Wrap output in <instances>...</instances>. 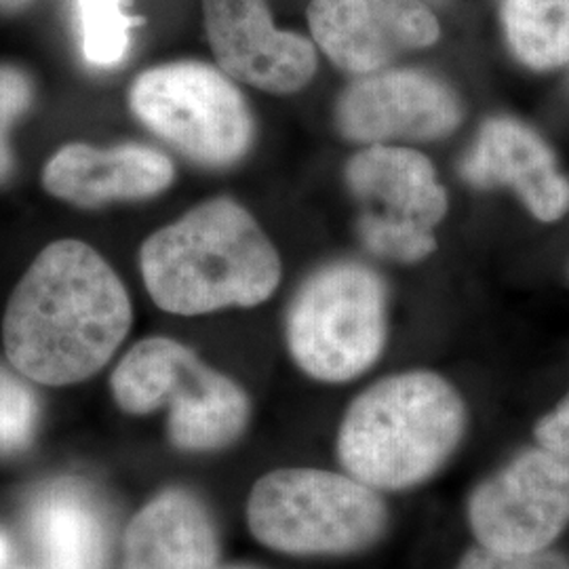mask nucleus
<instances>
[{
    "mask_svg": "<svg viewBox=\"0 0 569 569\" xmlns=\"http://www.w3.org/2000/svg\"><path fill=\"white\" fill-rule=\"evenodd\" d=\"M133 323L121 277L91 244H47L13 289L2 319L11 367L30 382L70 387L96 376Z\"/></svg>",
    "mask_w": 569,
    "mask_h": 569,
    "instance_id": "1",
    "label": "nucleus"
},
{
    "mask_svg": "<svg viewBox=\"0 0 569 569\" xmlns=\"http://www.w3.org/2000/svg\"><path fill=\"white\" fill-rule=\"evenodd\" d=\"M142 279L164 312L197 317L266 302L281 281V260L251 213L232 199L197 204L146 239Z\"/></svg>",
    "mask_w": 569,
    "mask_h": 569,
    "instance_id": "2",
    "label": "nucleus"
},
{
    "mask_svg": "<svg viewBox=\"0 0 569 569\" xmlns=\"http://www.w3.org/2000/svg\"><path fill=\"white\" fill-rule=\"evenodd\" d=\"M467 428L462 397L446 378L406 371L363 390L338 432L346 472L376 491L428 481L453 456Z\"/></svg>",
    "mask_w": 569,
    "mask_h": 569,
    "instance_id": "3",
    "label": "nucleus"
},
{
    "mask_svg": "<svg viewBox=\"0 0 569 569\" xmlns=\"http://www.w3.org/2000/svg\"><path fill=\"white\" fill-rule=\"evenodd\" d=\"M114 403L129 416L169 407V443L188 453L220 451L237 443L249 425L251 406L243 388L204 366L197 352L171 338H146L114 367Z\"/></svg>",
    "mask_w": 569,
    "mask_h": 569,
    "instance_id": "4",
    "label": "nucleus"
},
{
    "mask_svg": "<svg viewBox=\"0 0 569 569\" xmlns=\"http://www.w3.org/2000/svg\"><path fill=\"white\" fill-rule=\"evenodd\" d=\"M247 523L260 545L283 555H350L380 540L388 510L380 491L348 472L281 468L251 489Z\"/></svg>",
    "mask_w": 569,
    "mask_h": 569,
    "instance_id": "5",
    "label": "nucleus"
},
{
    "mask_svg": "<svg viewBox=\"0 0 569 569\" xmlns=\"http://www.w3.org/2000/svg\"><path fill=\"white\" fill-rule=\"evenodd\" d=\"M293 361L315 380L340 385L373 366L387 345V287L363 264L317 270L287 312Z\"/></svg>",
    "mask_w": 569,
    "mask_h": 569,
    "instance_id": "6",
    "label": "nucleus"
},
{
    "mask_svg": "<svg viewBox=\"0 0 569 569\" xmlns=\"http://www.w3.org/2000/svg\"><path fill=\"white\" fill-rule=\"evenodd\" d=\"M129 106L148 131L203 167L239 163L253 142L243 93L207 63L173 61L146 70L129 89Z\"/></svg>",
    "mask_w": 569,
    "mask_h": 569,
    "instance_id": "7",
    "label": "nucleus"
},
{
    "mask_svg": "<svg viewBox=\"0 0 569 569\" xmlns=\"http://www.w3.org/2000/svg\"><path fill=\"white\" fill-rule=\"evenodd\" d=\"M468 523L479 547L536 552L569 523V456L528 449L472 491Z\"/></svg>",
    "mask_w": 569,
    "mask_h": 569,
    "instance_id": "8",
    "label": "nucleus"
},
{
    "mask_svg": "<svg viewBox=\"0 0 569 569\" xmlns=\"http://www.w3.org/2000/svg\"><path fill=\"white\" fill-rule=\"evenodd\" d=\"M460 119L462 108L448 84L418 70L367 74L338 103V127L352 142L437 140Z\"/></svg>",
    "mask_w": 569,
    "mask_h": 569,
    "instance_id": "9",
    "label": "nucleus"
},
{
    "mask_svg": "<svg viewBox=\"0 0 569 569\" xmlns=\"http://www.w3.org/2000/svg\"><path fill=\"white\" fill-rule=\"evenodd\" d=\"M204 28L220 70L268 93H296L312 79L317 53L310 42L281 32L266 0H203Z\"/></svg>",
    "mask_w": 569,
    "mask_h": 569,
    "instance_id": "10",
    "label": "nucleus"
},
{
    "mask_svg": "<svg viewBox=\"0 0 569 569\" xmlns=\"http://www.w3.org/2000/svg\"><path fill=\"white\" fill-rule=\"evenodd\" d=\"M308 20L327 58L361 77L439 39L437 18L418 0H312Z\"/></svg>",
    "mask_w": 569,
    "mask_h": 569,
    "instance_id": "11",
    "label": "nucleus"
},
{
    "mask_svg": "<svg viewBox=\"0 0 569 569\" xmlns=\"http://www.w3.org/2000/svg\"><path fill=\"white\" fill-rule=\"evenodd\" d=\"M173 178L169 157L140 143L112 148L68 143L42 169L44 190L79 209L146 201L164 192Z\"/></svg>",
    "mask_w": 569,
    "mask_h": 569,
    "instance_id": "12",
    "label": "nucleus"
},
{
    "mask_svg": "<svg viewBox=\"0 0 569 569\" xmlns=\"http://www.w3.org/2000/svg\"><path fill=\"white\" fill-rule=\"evenodd\" d=\"M460 169L475 186H510L542 222L559 220L568 209L569 186L549 146L515 119L486 122Z\"/></svg>",
    "mask_w": 569,
    "mask_h": 569,
    "instance_id": "13",
    "label": "nucleus"
},
{
    "mask_svg": "<svg viewBox=\"0 0 569 569\" xmlns=\"http://www.w3.org/2000/svg\"><path fill=\"white\" fill-rule=\"evenodd\" d=\"M218 561L216 521L188 489H163L124 531L122 569H218Z\"/></svg>",
    "mask_w": 569,
    "mask_h": 569,
    "instance_id": "14",
    "label": "nucleus"
},
{
    "mask_svg": "<svg viewBox=\"0 0 569 569\" xmlns=\"http://www.w3.org/2000/svg\"><path fill=\"white\" fill-rule=\"evenodd\" d=\"M346 180L373 213L432 230L446 218L448 194L425 154L373 143L350 159Z\"/></svg>",
    "mask_w": 569,
    "mask_h": 569,
    "instance_id": "15",
    "label": "nucleus"
},
{
    "mask_svg": "<svg viewBox=\"0 0 569 569\" xmlns=\"http://www.w3.org/2000/svg\"><path fill=\"white\" fill-rule=\"evenodd\" d=\"M30 531L47 569H102L106 517L81 479L47 483L30 505Z\"/></svg>",
    "mask_w": 569,
    "mask_h": 569,
    "instance_id": "16",
    "label": "nucleus"
},
{
    "mask_svg": "<svg viewBox=\"0 0 569 569\" xmlns=\"http://www.w3.org/2000/svg\"><path fill=\"white\" fill-rule=\"evenodd\" d=\"M505 32L512 53L533 70L569 61V0H505Z\"/></svg>",
    "mask_w": 569,
    "mask_h": 569,
    "instance_id": "17",
    "label": "nucleus"
},
{
    "mask_svg": "<svg viewBox=\"0 0 569 569\" xmlns=\"http://www.w3.org/2000/svg\"><path fill=\"white\" fill-rule=\"evenodd\" d=\"M129 0H74L82 58L96 68L121 66L131 49V32L143 20L127 13Z\"/></svg>",
    "mask_w": 569,
    "mask_h": 569,
    "instance_id": "18",
    "label": "nucleus"
},
{
    "mask_svg": "<svg viewBox=\"0 0 569 569\" xmlns=\"http://www.w3.org/2000/svg\"><path fill=\"white\" fill-rule=\"evenodd\" d=\"M21 378L0 366V456L30 448L39 427L41 407L37 392Z\"/></svg>",
    "mask_w": 569,
    "mask_h": 569,
    "instance_id": "19",
    "label": "nucleus"
},
{
    "mask_svg": "<svg viewBox=\"0 0 569 569\" xmlns=\"http://www.w3.org/2000/svg\"><path fill=\"white\" fill-rule=\"evenodd\" d=\"M359 234L369 251L397 262H420L437 247L432 230L390 220L373 211L359 218Z\"/></svg>",
    "mask_w": 569,
    "mask_h": 569,
    "instance_id": "20",
    "label": "nucleus"
},
{
    "mask_svg": "<svg viewBox=\"0 0 569 569\" xmlns=\"http://www.w3.org/2000/svg\"><path fill=\"white\" fill-rule=\"evenodd\" d=\"M34 103V82L13 63H0V188L16 171L11 133Z\"/></svg>",
    "mask_w": 569,
    "mask_h": 569,
    "instance_id": "21",
    "label": "nucleus"
},
{
    "mask_svg": "<svg viewBox=\"0 0 569 569\" xmlns=\"http://www.w3.org/2000/svg\"><path fill=\"white\" fill-rule=\"evenodd\" d=\"M456 569H569V559L552 550L536 552H498L475 547L468 550Z\"/></svg>",
    "mask_w": 569,
    "mask_h": 569,
    "instance_id": "22",
    "label": "nucleus"
},
{
    "mask_svg": "<svg viewBox=\"0 0 569 569\" xmlns=\"http://www.w3.org/2000/svg\"><path fill=\"white\" fill-rule=\"evenodd\" d=\"M536 441L540 448L569 456V395L555 411L538 422Z\"/></svg>",
    "mask_w": 569,
    "mask_h": 569,
    "instance_id": "23",
    "label": "nucleus"
},
{
    "mask_svg": "<svg viewBox=\"0 0 569 569\" xmlns=\"http://www.w3.org/2000/svg\"><path fill=\"white\" fill-rule=\"evenodd\" d=\"M37 0H0V13L2 16H16L32 7Z\"/></svg>",
    "mask_w": 569,
    "mask_h": 569,
    "instance_id": "24",
    "label": "nucleus"
},
{
    "mask_svg": "<svg viewBox=\"0 0 569 569\" xmlns=\"http://www.w3.org/2000/svg\"><path fill=\"white\" fill-rule=\"evenodd\" d=\"M7 555H9V549H7V540H4V536L0 533V568L4 566V561H7Z\"/></svg>",
    "mask_w": 569,
    "mask_h": 569,
    "instance_id": "25",
    "label": "nucleus"
},
{
    "mask_svg": "<svg viewBox=\"0 0 569 569\" xmlns=\"http://www.w3.org/2000/svg\"><path fill=\"white\" fill-rule=\"evenodd\" d=\"M228 569H256V568H228Z\"/></svg>",
    "mask_w": 569,
    "mask_h": 569,
    "instance_id": "26",
    "label": "nucleus"
}]
</instances>
